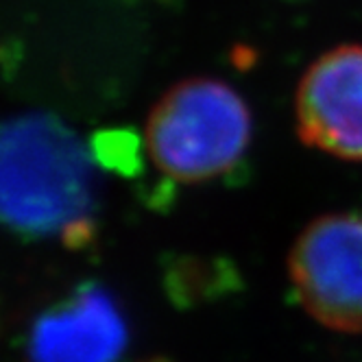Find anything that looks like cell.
Wrapping results in <instances>:
<instances>
[{
    "label": "cell",
    "mask_w": 362,
    "mask_h": 362,
    "mask_svg": "<svg viewBox=\"0 0 362 362\" xmlns=\"http://www.w3.org/2000/svg\"><path fill=\"white\" fill-rule=\"evenodd\" d=\"M96 210V173L79 136L46 114L0 120V225L79 247Z\"/></svg>",
    "instance_id": "cell-1"
},
{
    "label": "cell",
    "mask_w": 362,
    "mask_h": 362,
    "mask_svg": "<svg viewBox=\"0 0 362 362\" xmlns=\"http://www.w3.org/2000/svg\"><path fill=\"white\" fill-rule=\"evenodd\" d=\"M249 142L251 112L245 98L208 76L170 88L146 122L153 164L181 184H201L229 173Z\"/></svg>",
    "instance_id": "cell-2"
},
{
    "label": "cell",
    "mask_w": 362,
    "mask_h": 362,
    "mask_svg": "<svg viewBox=\"0 0 362 362\" xmlns=\"http://www.w3.org/2000/svg\"><path fill=\"white\" fill-rule=\"evenodd\" d=\"M288 273L305 313L321 325L362 332V216H319L297 238Z\"/></svg>",
    "instance_id": "cell-3"
},
{
    "label": "cell",
    "mask_w": 362,
    "mask_h": 362,
    "mask_svg": "<svg viewBox=\"0 0 362 362\" xmlns=\"http://www.w3.org/2000/svg\"><path fill=\"white\" fill-rule=\"evenodd\" d=\"M299 138L341 160L362 162V46L323 53L301 76L295 98Z\"/></svg>",
    "instance_id": "cell-4"
},
{
    "label": "cell",
    "mask_w": 362,
    "mask_h": 362,
    "mask_svg": "<svg viewBox=\"0 0 362 362\" xmlns=\"http://www.w3.org/2000/svg\"><path fill=\"white\" fill-rule=\"evenodd\" d=\"M124 349V317L112 295L96 284L44 313L29 343L33 362H118Z\"/></svg>",
    "instance_id": "cell-5"
}]
</instances>
